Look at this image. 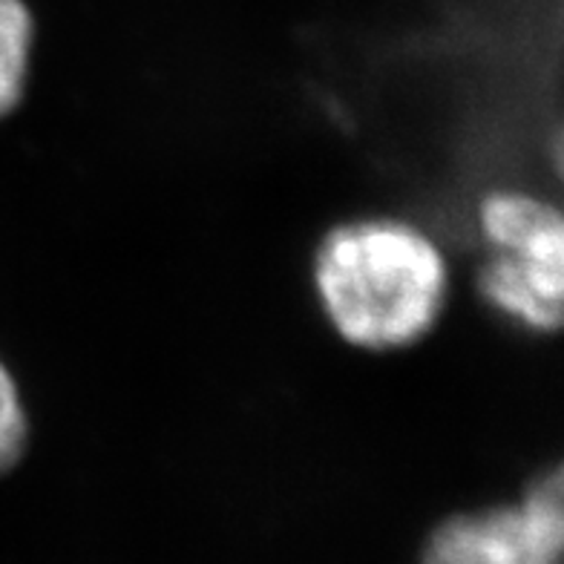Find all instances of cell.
Instances as JSON below:
<instances>
[{"label":"cell","mask_w":564,"mask_h":564,"mask_svg":"<svg viewBox=\"0 0 564 564\" xmlns=\"http://www.w3.org/2000/svg\"><path fill=\"white\" fill-rule=\"evenodd\" d=\"M312 280L328 326L349 346L389 355L435 332L449 303V260L401 216H357L326 230Z\"/></svg>","instance_id":"cell-1"},{"label":"cell","mask_w":564,"mask_h":564,"mask_svg":"<svg viewBox=\"0 0 564 564\" xmlns=\"http://www.w3.org/2000/svg\"><path fill=\"white\" fill-rule=\"evenodd\" d=\"M490 257L478 291L498 317L530 335H556L564 294V219L553 202L496 187L476 210Z\"/></svg>","instance_id":"cell-2"},{"label":"cell","mask_w":564,"mask_h":564,"mask_svg":"<svg viewBox=\"0 0 564 564\" xmlns=\"http://www.w3.org/2000/svg\"><path fill=\"white\" fill-rule=\"evenodd\" d=\"M562 473L535 478L519 505L446 519L423 550V564H562Z\"/></svg>","instance_id":"cell-3"},{"label":"cell","mask_w":564,"mask_h":564,"mask_svg":"<svg viewBox=\"0 0 564 564\" xmlns=\"http://www.w3.org/2000/svg\"><path fill=\"white\" fill-rule=\"evenodd\" d=\"M35 15L26 0H0V121L21 107L35 55Z\"/></svg>","instance_id":"cell-4"},{"label":"cell","mask_w":564,"mask_h":564,"mask_svg":"<svg viewBox=\"0 0 564 564\" xmlns=\"http://www.w3.org/2000/svg\"><path fill=\"white\" fill-rule=\"evenodd\" d=\"M26 449H30V412L18 378L0 360V476L12 473Z\"/></svg>","instance_id":"cell-5"}]
</instances>
